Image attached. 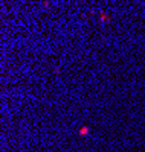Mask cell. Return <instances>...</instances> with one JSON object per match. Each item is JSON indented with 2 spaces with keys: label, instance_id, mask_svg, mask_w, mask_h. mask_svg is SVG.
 I'll return each instance as SVG.
<instances>
[{
  "label": "cell",
  "instance_id": "6da1fadb",
  "mask_svg": "<svg viewBox=\"0 0 145 152\" xmlns=\"http://www.w3.org/2000/svg\"><path fill=\"white\" fill-rule=\"evenodd\" d=\"M87 132H89V129H87V128H81V129H80V134H81V135H86Z\"/></svg>",
  "mask_w": 145,
  "mask_h": 152
}]
</instances>
